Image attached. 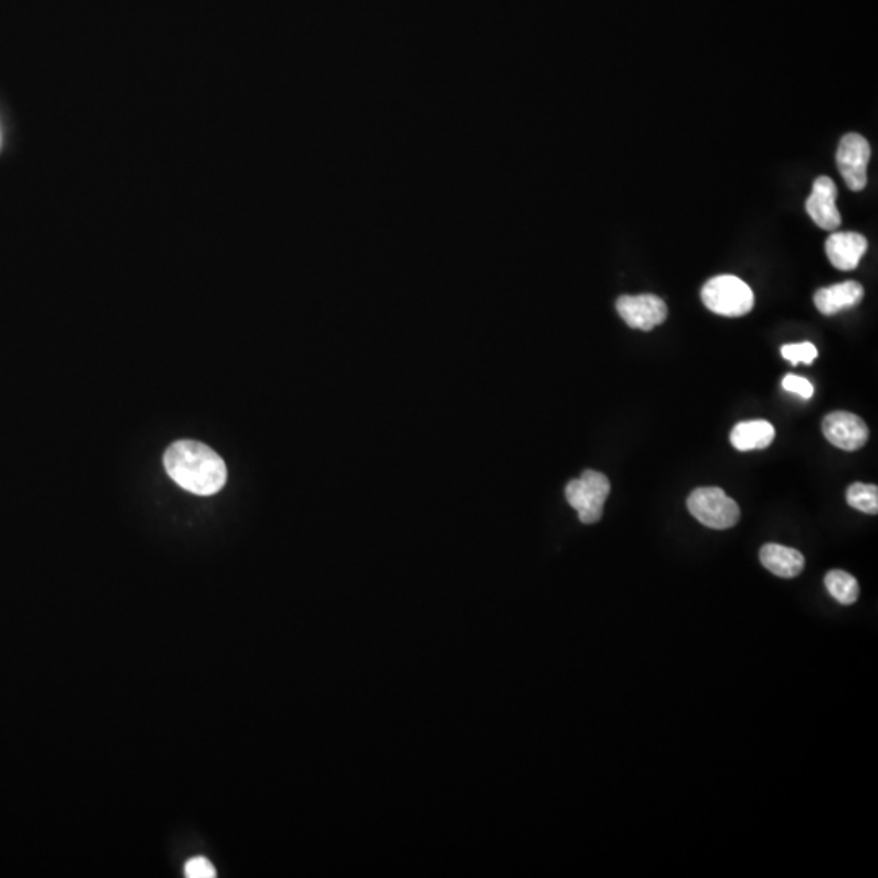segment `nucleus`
I'll return each instance as SVG.
<instances>
[{"instance_id": "nucleus-3", "label": "nucleus", "mask_w": 878, "mask_h": 878, "mask_svg": "<svg viewBox=\"0 0 878 878\" xmlns=\"http://www.w3.org/2000/svg\"><path fill=\"white\" fill-rule=\"evenodd\" d=\"M687 506L696 521L714 531L731 529L740 519L739 505L721 488H696L688 496Z\"/></svg>"}, {"instance_id": "nucleus-5", "label": "nucleus", "mask_w": 878, "mask_h": 878, "mask_svg": "<svg viewBox=\"0 0 878 878\" xmlns=\"http://www.w3.org/2000/svg\"><path fill=\"white\" fill-rule=\"evenodd\" d=\"M870 150L869 142L859 134L844 135L839 142L836 152L838 170L843 176L844 183L849 189L859 192L867 184V166H869Z\"/></svg>"}, {"instance_id": "nucleus-13", "label": "nucleus", "mask_w": 878, "mask_h": 878, "mask_svg": "<svg viewBox=\"0 0 878 878\" xmlns=\"http://www.w3.org/2000/svg\"><path fill=\"white\" fill-rule=\"evenodd\" d=\"M825 586L833 599L839 604L851 605L859 599V583L852 574L841 570H831L826 573Z\"/></svg>"}, {"instance_id": "nucleus-9", "label": "nucleus", "mask_w": 878, "mask_h": 878, "mask_svg": "<svg viewBox=\"0 0 878 878\" xmlns=\"http://www.w3.org/2000/svg\"><path fill=\"white\" fill-rule=\"evenodd\" d=\"M867 240L859 233H851V231H838L826 240V256L830 259L833 267L838 270H854L859 266L865 251H867Z\"/></svg>"}, {"instance_id": "nucleus-7", "label": "nucleus", "mask_w": 878, "mask_h": 878, "mask_svg": "<svg viewBox=\"0 0 878 878\" xmlns=\"http://www.w3.org/2000/svg\"><path fill=\"white\" fill-rule=\"evenodd\" d=\"M823 435L836 448L857 451L869 439V428L861 417L849 412H833L823 420Z\"/></svg>"}, {"instance_id": "nucleus-16", "label": "nucleus", "mask_w": 878, "mask_h": 878, "mask_svg": "<svg viewBox=\"0 0 878 878\" xmlns=\"http://www.w3.org/2000/svg\"><path fill=\"white\" fill-rule=\"evenodd\" d=\"M187 878H213L217 877V870L205 857H194L184 867Z\"/></svg>"}, {"instance_id": "nucleus-6", "label": "nucleus", "mask_w": 878, "mask_h": 878, "mask_svg": "<svg viewBox=\"0 0 878 878\" xmlns=\"http://www.w3.org/2000/svg\"><path fill=\"white\" fill-rule=\"evenodd\" d=\"M620 318L639 331H652L667 318V305L656 295H623L617 300Z\"/></svg>"}, {"instance_id": "nucleus-17", "label": "nucleus", "mask_w": 878, "mask_h": 878, "mask_svg": "<svg viewBox=\"0 0 878 878\" xmlns=\"http://www.w3.org/2000/svg\"><path fill=\"white\" fill-rule=\"evenodd\" d=\"M783 387L787 392H794L802 399H810L813 396V386L809 379L800 378L796 374H787L783 379Z\"/></svg>"}, {"instance_id": "nucleus-2", "label": "nucleus", "mask_w": 878, "mask_h": 878, "mask_svg": "<svg viewBox=\"0 0 878 878\" xmlns=\"http://www.w3.org/2000/svg\"><path fill=\"white\" fill-rule=\"evenodd\" d=\"M701 300L709 311L727 318L745 316L755 306L752 288L734 275H719L709 280L701 290Z\"/></svg>"}, {"instance_id": "nucleus-8", "label": "nucleus", "mask_w": 878, "mask_h": 878, "mask_svg": "<svg viewBox=\"0 0 878 878\" xmlns=\"http://www.w3.org/2000/svg\"><path fill=\"white\" fill-rule=\"evenodd\" d=\"M838 189L833 179L820 176L813 183L812 194L805 202V210L815 225L826 231H835L841 225V213L836 207Z\"/></svg>"}, {"instance_id": "nucleus-15", "label": "nucleus", "mask_w": 878, "mask_h": 878, "mask_svg": "<svg viewBox=\"0 0 878 878\" xmlns=\"http://www.w3.org/2000/svg\"><path fill=\"white\" fill-rule=\"evenodd\" d=\"M781 355L787 361H791L792 365H799V363L812 365L813 360L817 358L818 352L815 345L810 344V342H804V344L784 345L781 348Z\"/></svg>"}, {"instance_id": "nucleus-1", "label": "nucleus", "mask_w": 878, "mask_h": 878, "mask_svg": "<svg viewBox=\"0 0 878 878\" xmlns=\"http://www.w3.org/2000/svg\"><path fill=\"white\" fill-rule=\"evenodd\" d=\"M163 462L173 482L194 495H215L227 483V466L222 457L191 439L171 444Z\"/></svg>"}, {"instance_id": "nucleus-12", "label": "nucleus", "mask_w": 878, "mask_h": 878, "mask_svg": "<svg viewBox=\"0 0 878 878\" xmlns=\"http://www.w3.org/2000/svg\"><path fill=\"white\" fill-rule=\"evenodd\" d=\"M776 431L774 426L766 420H752V422L737 423L731 433V443L737 451H758L766 449L773 443Z\"/></svg>"}, {"instance_id": "nucleus-14", "label": "nucleus", "mask_w": 878, "mask_h": 878, "mask_svg": "<svg viewBox=\"0 0 878 878\" xmlns=\"http://www.w3.org/2000/svg\"><path fill=\"white\" fill-rule=\"evenodd\" d=\"M846 500L851 508L862 511L865 514L878 513V488L877 485L867 483H852L846 492Z\"/></svg>"}, {"instance_id": "nucleus-4", "label": "nucleus", "mask_w": 878, "mask_h": 878, "mask_svg": "<svg viewBox=\"0 0 878 878\" xmlns=\"http://www.w3.org/2000/svg\"><path fill=\"white\" fill-rule=\"evenodd\" d=\"M566 500L579 514L583 524H594L602 519L604 505L610 495V482L602 472L584 470L579 479L566 485Z\"/></svg>"}, {"instance_id": "nucleus-10", "label": "nucleus", "mask_w": 878, "mask_h": 878, "mask_svg": "<svg viewBox=\"0 0 878 878\" xmlns=\"http://www.w3.org/2000/svg\"><path fill=\"white\" fill-rule=\"evenodd\" d=\"M864 298V288L861 283L849 280V282L836 283L831 287L820 288L815 293V306L825 316L841 313L846 309L854 308Z\"/></svg>"}, {"instance_id": "nucleus-11", "label": "nucleus", "mask_w": 878, "mask_h": 878, "mask_svg": "<svg viewBox=\"0 0 878 878\" xmlns=\"http://www.w3.org/2000/svg\"><path fill=\"white\" fill-rule=\"evenodd\" d=\"M761 565L779 578H796L804 571L805 558L796 548L766 544L760 550Z\"/></svg>"}]
</instances>
